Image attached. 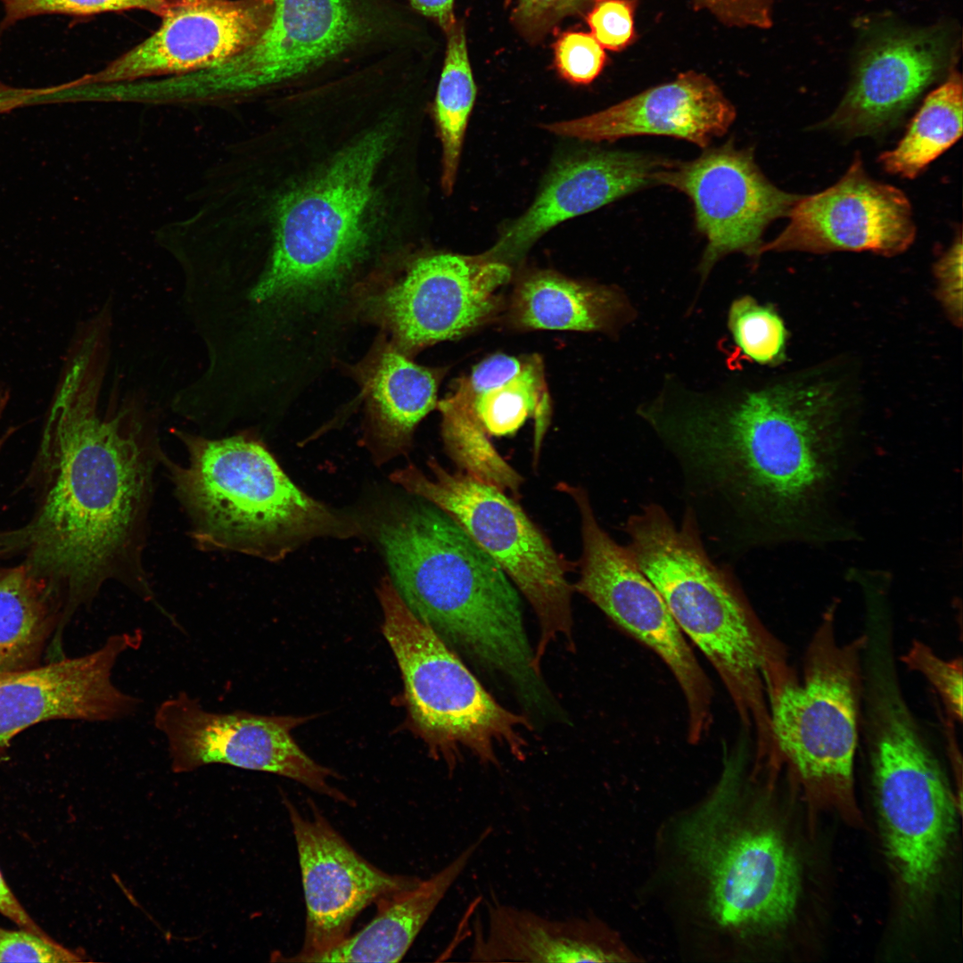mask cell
<instances>
[{"label":"cell","instance_id":"43","mask_svg":"<svg viewBox=\"0 0 963 963\" xmlns=\"http://www.w3.org/2000/svg\"><path fill=\"white\" fill-rule=\"evenodd\" d=\"M414 9L435 21L445 31L456 20L455 0H408Z\"/></svg>","mask_w":963,"mask_h":963},{"label":"cell","instance_id":"2","mask_svg":"<svg viewBox=\"0 0 963 963\" xmlns=\"http://www.w3.org/2000/svg\"><path fill=\"white\" fill-rule=\"evenodd\" d=\"M838 407L833 386L791 382L657 404L649 422L737 516L778 533L806 518L832 479Z\"/></svg>","mask_w":963,"mask_h":963},{"label":"cell","instance_id":"8","mask_svg":"<svg viewBox=\"0 0 963 963\" xmlns=\"http://www.w3.org/2000/svg\"><path fill=\"white\" fill-rule=\"evenodd\" d=\"M383 632L400 668L411 726L430 755L453 772L469 753L498 766V749L526 756L530 718L500 704L450 648L406 605L391 578L380 583Z\"/></svg>","mask_w":963,"mask_h":963},{"label":"cell","instance_id":"44","mask_svg":"<svg viewBox=\"0 0 963 963\" xmlns=\"http://www.w3.org/2000/svg\"><path fill=\"white\" fill-rule=\"evenodd\" d=\"M18 105V98L13 88L0 81V114L8 112Z\"/></svg>","mask_w":963,"mask_h":963},{"label":"cell","instance_id":"28","mask_svg":"<svg viewBox=\"0 0 963 963\" xmlns=\"http://www.w3.org/2000/svg\"><path fill=\"white\" fill-rule=\"evenodd\" d=\"M62 605L23 565L0 570V673L36 668L54 638Z\"/></svg>","mask_w":963,"mask_h":963},{"label":"cell","instance_id":"40","mask_svg":"<svg viewBox=\"0 0 963 963\" xmlns=\"http://www.w3.org/2000/svg\"><path fill=\"white\" fill-rule=\"evenodd\" d=\"M697 10H705L723 24L737 28L771 27L773 0H692Z\"/></svg>","mask_w":963,"mask_h":963},{"label":"cell","instance_id":"18","mask_svg":"<svg viewBox=\"0 0 963 963\" xmlns=\"http://www.w3.org/2000/svg\"><path fill=\"white\" fill-rule=\"evenodd\" d=\"M959 45L948 25L875 28L858 53L848 91L827 127L852 136L891 128L932 84L954 69Z\"/></svg>","mask_w":963,"mask_h":963},{"label":"cell","instance_id":"22","mask_svg":"<svg viewBox=\"0 0 963 963\" xmlns=\"http://www.w3.org/2000/svg\"><path fill=\"white\" fill-rule=\"evenodd\" d=\"M667 160L637 152L589 151L560 163L531 207L482 255L511 267L546 232L654 184Z\"/></svg>","mask_w":963,"mask_h":963},{"label":"cell","instance_id":"17","mask_svg":"<svg viewBox=\"0 0 963 963\" xmlns=\"http://www.w3.org/2000/svg\"><path fill=\"white\" fill-rule=\"evenodd\" d=\"M284 803L295 838L306 902L301 950L284 960L310 962L348 936L355 918L371 903L414 887L422 879L389 874L367 861L313 802L309 816L286 797Z\"/></svg>","mask_w":963,"mask_h":963},{"label":"cell","instance_id":"16","mask_svg":"<svg viewBox=\"0 0 963 963\" xmlns=\"http://www.w3.org/2000/svg\"><path fill=\"white\" fill-rule=\"evenodd\" d=\"M656 184L691 200L696 228L706 239L700 262L704 276L731 252L759 257L766 227L787 216L802 197L778 188L759 169L753 151L732 142L705 149L690 161H668L656 172Z\"/></svg>","mask_w":963,"mask_h":963},{"label":"cell","instance_id":"37","mask_svg":"<svg viewBox=\"0 0 963 963\" xmlns=\"http://www.w3.org/2000/svg\"><path fill=\"white\" fill-rule=\"evenodd\" d=\"M555 64L565 80L586 85L595 80L605 64V53L590 33L568 31L554 47Z\"/></svg>","mask_w":963,"mask_h":963},{"label":"cell","instance_id":"19","mask_svg":"<svg viewBox=\"0 0 963 963\" xmlns=\"http://www.w3.org/2000/svg\"><path fill=\"white\" fill-rule=\"evenodd\" d=\"M142 642L143 633L136 629L110 636L82 656L0 673V764L7 759L12 740L35 724L113 721L135 713L141 701L118 688L111 674L119 656Z\"/></svg>","mask_w":963,"mask_h":963},{"label":"cell","instance_id":"24","mask_svg":"<svg viewBox=\"0 0 963 963\" xmlns=\"http://www.w3.org/2000/svg\"><path fill=\"white\" fill-rule=\"evenodd\" d=\"M469 959L476 962H621L616 934L594 917L551 918L498 901L473 926Z\"/></svg>","mask_w":963,"mask_h":963},{"label":"cell","instance_id":"15","mask_svg":"<svg viewBox=\"0 0 963 963\" xmlns=\"http://www.w3.org/2000/svg\"><path fill=\"white\" fill-rule=\"evenodd\" d=\"M511 271L508 265L482 254L424 256L401 278L369 298L368 309L401 350L414 352L490 321L501 307L499 292Z\"/></svg>","mask_w":963,"mask_h":963},{"label":"cell","instance_id":"35","mask_svg":"<svg viewBox=\"0 0 963 963\" xmlns=\"http://www.w3.org/2000/svg\"><path fill=\"white\" fill-rule=\"evenodd\" d=\"M902 662L918 671L937 692L949 713L957 721L962 720V661L945 660L927 645L915 640Z\"/></svg>","mask_w":963,"mask_h":963},{"label":"cell","instance_id":"12","mask_svg":"<svg viewBox=\"0 0 963 963\" xmlns=\"http://www.w3.org/2000/svg\"><path fill=\"white\" fill-rule=\"evenodd\" d=\"M268 26L214 66L172 76L179 103L243 96L300 78L378 38L388 23L376 0H273Z\"/></svg>","mask_w":963,"mask_h":963},{"label":"cell","instance_id":"45","mask_svg":"<svg viewBox=\"0 0 963 963\" xmlns=\"http://www.w3.org/2000/svg\"><path fill=\"white\" fill-rule=\"evenodd\" d=\"M182 1L185 2V3H189V4H199V3L213 2V1H217V0H182Z\"/></svg>","mask_w":963,"mask_h":963},{"label":"cell","instance_id":"38","mask_svg":"<svg viewBox=\"0 0 963 963\" xmlns=\"http://www.w3.org/2000/svg\"><path fill=\"white\" fill-rule=\"evenodd\" d=\"M636 0H595L587 12L590 34L610 51H621L636 38Z\"/></svg>","mask_w":963,"mask_h":963},{"label":"cell","instance_id":"10","mask_svg":"<svg viewBox=\"0 0 963 963\" xmlns=\"http://www.w3.org/2000/svg\"><path fill=\"white\" fill-rule=\"evenodd\" d=\"M867 644L866 636L839 642L828 613L806 650L802 679L788 670L767 684L778 752L807 791L846 804L853 799Z\"/></svg>","mask_w":963,"mask_h":963},{"label":"cell","instance_id":"41","mask_svg":"<svg viewBox=\"0 0 963 963\" xmlns=\"http://www.w3.org/2000/svg\"><path fill=\"white\" fill-rule=\"evenodd\" d=\"M940 300L951 321L962 320V243L961 237L937 261L934 267Z\"/></svg>","mask_w":963,"mask_h":963},{"label":"cell","instance_id":"5","mask_svg":"<svg viewBox=\"0 0 963 963\" xmlns=\"http://www.w3.org/2000/svg\"><path fill=\"white\" fill-rule=\"evenodd\" d=\"M673 835L679 868L714 934L742 948L791 922L798 861L781 832L746 806L735 781L682 816Z\"/></svg>","mask_w":963,"mask_h":963},{"label":"cell","instance_id":"14","mask_svg":"<svg viewBox=\"0 0 963 963\" xmlns=\"http://www.w3.org/2000/svg\"><path fill=\"white\" fill-rule=\"evenodd\" d=\"M302 721L301 718L243 711H209L186 692L163 700L153 714L176 773L226 764L283 776L350 805L352 800L328 781L336 774L313 761L291 736V730Z\"/></svg>","mask_w":963,"mask_h":963},{"label":"cell","instance_id":"39","mask_svg":"<svg viewBox=\"0 0 963 963\" xmlns=\"http://www.w3.org/2000/svg\"><path fill=\"white\" fill-rule=\"evenodd\" d=\"M81 955L59 943L19 927L0 926V962L62 963L81 961Z\"/></svg>","mask_w":963,"mask_h":963},{"label":"cell","instance_id":"27","mask_svg":"<svg viewBox=\"0 0 963 963\" xmlns=\"http://www.w3.org/2000/svg\"><path fill=\"white\" fill-rule=\"evenodd\" d=\"M440 375L394 349H385L367 377L368 401L376 460L386 461L407 449L416 424L435 407Z\"/></svg>","mask_w":963,"mask_h":963},{"label":"cell","instance_id":"42","mask_svg":"<svg viewBox=\"0 0 963 963\" xmlns=\"http://www.w3.org/2000/svg\"><path fill=\"white\" fill-rule=\"evenodd\" d=\"M0 914L18 926L37 934L49 935L29 915L8 885L0 869Z\"/></svg>","mask_w":963,"mask_h":963},{"label":"cell","instance_id":"20","mask_svg":"<svg viewBox=\"0 0 963 963\" xmlns=\"http://www.w3.org/2000/svg\"><path fill=\"white\" fill-rule=\"evenodd\" d=\"M787 216V226L760 254L868 251L890 257L905 251L916 236L907 196L871 178L860 157L834 185L802 196Z\"/></svg>","mask_w":963,"mask_h":963},{"label":"cell","instance_id":"23","mask_svg":"<svg viewBox=\"0 0 963 963\" xmlns=\"http://www.w3.org/2000/svg\"><path fill=\"white\" fill-rule=\"evenodd\" d=\"M736 115L734 105L712 78L690 70L598 112L543 128L584 141L666 136L705 148L728 131Z\"/></svg>","mask_w":963,"mask_h":963},{"label":"cell","instance_id":"29","mask_svg":"<svg viewBox=\"0 0 963 963\" xmlns=\"http://www.w3.org/2000/svg\"><path fill=\"white\" fill-rule=\"evenodd\" d=\"M962 88L961 75L952 69L926 97L898 145L879 156L885 171L915 178L958 141L962 134Z\"/></svg>","mask_w":963,"mask_h":963},{"label":"cell","instance_id":"36","mask_svg":"<svg viewBox=\"0 0 963 963\" xmlns=\"http://www.w3.org/2000/svg\"><path fill=\"white\" fill-rule=\"evenodd\" d=\"M595 0H517L511 22L526 42L537 45L564 19L588 12Z\"/></svg>","mask_w":963,"mask_h":963},{"label":"cell","instance_id":"33","mask_svg":"<svg viewBox=\"0 0 963 963\" xmlns=\"http://www.w3.org/2000/svg\"><path fill=\"white\" fill-rule=\"evenodd\" d=\"M728 326L735 343L749 359L772 365L784 358L787 333L772 308L759 304L751 296L738 298L729 308Z\"/></svg>","mask_w":963,"mask_h":963},{"label":"cell","instance_id":"34","mask_svg":"<svg viewBox=\"0 0 963 963\" xmlns=\"http://www.w3.org/2000/svg\"><path fill=\"white\" fill-rule=\"evenodd\" d=\"M181 0H0L4 11L0 28L38 15L86 16L105 12L144 10L162 17Z\"/></svg>","mask_w":963,"mask_h":963},{"label":"cell","instance_id":"11","mask_svg":"<svg viewBox=\"0 0 963 963\" xmlns=\"http://www.w3.org/2000/svg\"><path fill=\"white\" fill-rule=\"evenodd\" d=\"M430 474L409 465L391 480L452 517L505 572L530 603L539 621L534 649L541 669L548 647L564 639L574 649L569 565L523 508L505 491L458 470L449 472L434 457Z\"/></svg>","mask_w":963,"mask_h":963},{"label":"cell","instance_id":"46","mask_svg":"<svg viewBox=\"0 0 963 963\" xmlns=\"http://www.w3.org/2000/svg\"><path fill=\"white\" fill-rule=\"evenodd\" d=\"M1 447H2V445H1V443H0V449H1Z\"/></svg>","mask_w":963,"mask_h":963},{"label":"cell","instance_id":"31","mask_svg":"<svg viewBox=\"0 0 963 963\" xmlns=\"http://www.w3.org/2000/svg\"><path fill=\"white\" fill-rule=\"evenodd\" d=\"M442 439L459 470L503 491L518 495L522 476L500 456L459 391L440 401Z\"/></svg>","mask_w":963,"mask_h":963},{"label":"cell","instance_id":"25","mask_svg":"<svg viewBox=\"0 0 963 963\" xmlns=\"http://www.w3.org/2000/svg\"><path fill=\"white\" fill-rule=\"evenodd\" d=\"M488 835L485 831L440 870L414 887L379 899L369 923L310 962L399 961Z\"/></svg>","mask_w":963,"mask_h":963},{"label":"cell","instance_id":"6","mask_svg":"<svg viewBox=\"0 0 963 963\" xmlns=\"http://www.w3.org/2000/svg\"><path fill=\"white\" fill-rule=\"evenodd\" d=\"M628 550L675 621L704 654L744 714L765 715L763 680L784 663L727 572L708 556L694 515L679 527L650 504L624 523Z\"/></svg>","mask_w":963,"mask_h":963},{"label":"cell","instance_id":"4","mask_svg":"<svg viewBox=\"0 0 963 963\" xmlns=\"http://www.w3.org/2000/svg\"><path fill=\"white\" fill-rule=\"evenodd\" d=\"M176 433L186 464L166 456L161 463L202 548L276 561L317 536L356 532L358 527L296 487L259 441L243 434Z\"/></svg>","mask_w":963,"mask_h":963},{"label":"cell","instance_id":"26","mask_svg":"<svg viewBox=\"0 0 963 963\" xmlns=\"http://www.w3.org/2000/svg\"><path fill=\"white\" fill-rule=\"evenodd\" d=\"M630 309L623 295L613 287L539 270L515 285L509 318L515 327L525 330L609 332L629 319Z\"/></svg>","mask_w":963,"mask_h":963},{"label":"cell","instance_id":"32","mask_svg":"<svg viewBox=\"0 0 963 963\" xmlns=\"http://www.w3.org/2000/svg\"><path fill=\"white\" fill-rule=\"evenodd\" d=\"M458 391L470 402L474 416L488 435L513 434L531 415H534L537 418L536 452L539 451L547 428L549 406L539 358L529 357L517 375L473 397Z\"/></svg>","mask_w":963,"mask_h":963},{"label":"cell","instance_id":"1","mask_svg":"<svg viewBox=\"0 0 963 963\" xmlns=\"http://www.w3.org/2000/svg\"><path fill=\"white\" fill-rule=\"evenodd\" d=\"M108 353L90 337L70 342L42 433L47 490L32 521L9 535L25 551L29 572L62 603V628L107 580L154 600L143 553L164 454L137 404L101 413Z\"/></svg>","mask_w":963,"mask_h":963},{"label":"cell","instance_id":"7","mask_svg":"<svg viewBox=\"0 0 963 963\" xmlns=\"http://www.w3.org/2000/svg\"><path fill=\"white\" fill-rule=\"evenodd\" d=\"M383 122L358 136L276 204L269 266L258 303L299 295L342 276L364 255L376 222L378 172L393 143Z\"/></svg>","mask_w":963,"mask_h":963},{"label":"cell","instance_id":"9","mask_svg":"<svg viewBox=\"0 0 963 963\" xmlns=\"http://www.w3.org/2000/svg\"><path fill=\"white\" fill-rule=\"evenodd\" d=\"M868 735L887 854L911 902L932 889L955 828L939 764L899 691L892 670L871 673Z\"/></svg>","mask_w":963,"mask_h":963},{"label":"cell","instance_id":"3","mask_svg":"<svg viewBox=\"0 0 963 963\" xmlns=\"http://www.w3.org/2000/svg\"><path fill=\"white\" fill-rule=\"evenodd\" d=\"M429 504L406 506L379 528L396 589L459 656L506 679L528 711L550 715L557 704L536 665L517 588L452 517Z\"/></svg>","mask_w":963,"mask_h":963},{"label":"cell","instance_id":"13","mask_svg":"<svg viewBox=\"0 0 963 963\" xmlns=\"http://www.w3.org/2000/svg\"><path fill=\"white\" fill-rule=\"evenodd\" d=\"M560 490L572 497L580 515V574L573 590L589 599L668 666L687 704L691 739H699L709 721L712 693L684 633L627 547L619 545L601 527L586 490L564 482Z\"/></svg>","mask_w":963,"mask_h":963},{"label":"cell","instance_id":"21","mask_svg":"<svg viewBox=\"0 0 963 963\" xmlns=\"http://www.w3.org/2000/svg\"><path fill=\"white\" fill-rule=\"evenodd\" d=\"M273 11V0H181L149 37L75 83L128 82L214 66L251 46L268 26Z\"/></svg>","mask_w":963,"mask_h":963},{"label":"cell","instance_id":"30","mask_svg":"<svg viewBox=\"0 0 963 963\" xmlns=\"http://www.w3.org/2000/svg\"><path fill=\"white\" fill-rule=\"evenodd\" d=\"M446 54L435 99V119L442 146L441 185L451 193L476 86L464 23L457 19L444 31Z\"/></svg>","mask_w":963,"mask_h":963}]
</instances>
